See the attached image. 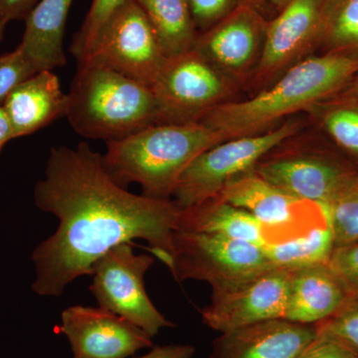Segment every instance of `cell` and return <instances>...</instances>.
Returning <instances> with one entry per match:
<instances>
[{
	"mask_svg": "<svg viewBox=\"0 0 358 358\" xmlns=\"http://www.w3.org/2000/svg\"><path fill=\"white\" fill-rule=\"evenodd\" d=\"M39 209L58 218L57 231L33 250L32 289L59 296L117 245L143 239L166 266L181 209L171 199L136 195L117 185L103 155L88 143L53 148L34 188Z\"/></svg>",
	"mask_w": 358,
	"mask_h": 358,
	"instance_id": "obj_1",
	"label": "cell"
},
{
	"mask_svg": "<svg viewBox=\"0 0 358 358\" xmlns=\"http://www.w3.org/2000/svg\"><path fill=\"white\" fill-rule=\"evenodd\" d=\"M358 74V51L308 56L274 83L244 101H230L200 120L227 140L265 133L301 110H312Z\"/></svg>",
	"mask_w": 358,
	"mask_h": 358,
	"instance_id": "obj_2",
	"label": "cell"
},
{
	"mask_svg": "<svg viewBox=\"0 0 358 358\" xmlns=\"http://www.w3.org/2000/svg\"><path fill=\"white\" fill-rule=\"evenodd\" d=\"M228 141L203 122L154 124L107 141L103 164L110 178L126 188L138 183L143 195L171 199L179 176L205 150Z\"/></svg>",
	"mask_w": 358,
	"mask_h": 358,
	"instance_id": "obj_3",
	"label": "cell"
},
{
	"mask_svg": "<svg viewBox=\"0 0 358 358\" xmlns=\"http://www.w3.org/2000/svg\"><path fill=\"white\" fill-rule=\"evenodd\" d=\"M65 117L80 136L120 140L157 122L154 92L106 66L81 61L68 94Z\"/></svg>",
	"mask_w": 358,
	"mask_h": 358,
	"instance_id": "obj_4",
	"label": "cell"
},
{
	"mask_svg": "<svg viewBox=\"0 0 358 358\" xmlns=\"http://www.w3.org/2000/svg\"><path fill=\"white\" fill-rule=\"evenodd\" d=\"M303 127L298 120L254 136L231 138L214 145L190 162L179 176L173 195L180 209L217 196L231 179L250 171L262 157L294 138Z\"/></svg>",
	"mask_w": 358,
	"mask_h": 358,
	"instance_id": "obj_5",
	"label": "cell"
},
{
	"mask_svg": "<svg viewBox=\"0 0 358 358\" xmlns=\"http://www.w3.org/2000/svg\"><path fill=\"white\" fill-rule=\"evenodd\" d=\"M238 87L192 49L166 57L150 89L157 124L200 122L209 110L230 102Z\"/></svg>",
	"mask_w": 358,
	"mask_h": 358,
	"instance_id": "obj_6",
	"label": "cell"
},
{
	"mask_svg": "<svg viewBox=\"0 0 358 358\" xmlns=\"http://www.w3.org/2000/svg\"><path fill=\"white\" fill-rule=\"evenodd\" d=\"M169 271L176 281L208 282L212 289L272 270L264 248L220 235L176 231Z\"/></svg>",
	"mask_w": 358,
	"mask_h": 358,
	"instance_id": "obj_7",
	"label": "cell"
},
{
	"mask_svg": "<svg viewBox=\"0 0 358 358\" xmlns=\"http://www.w3.org/2000/svg\"><path fill=\"white\" fill-rule=\"evenodd\" d=\"M154 263V257L136 255L129 243L117 245L93 266L90 286L99 307L129 320L152 338L166 327H176L145 291V275Z\"/></svg>",
	"mask_w": 358,
	"mask_h": 358,
	"instance_id": "obj_8",
	"label": "cell"
},
{
	"mask_svg": "<svg viewBox=\"0 0 358 358\" xmlns=\"http://www.w3.org/2000/svg\"><path fill=\"white\" fill-rule=\"evenodd\" d=\"M217 196L253 215L265 229L268 245L300 236L329 219L326 205L293 196L253 169L231 179Z\"/></svg>",
	"mask_w": 358,
	"mask_h": 358,
	"instance_id": "obj_9",
	"label": "cell"
},
{
	"mask_svg": "<svg viewBox=\"0 0 358 358\" xmlns=\"http://www.w3.org/2000/svg\"><path fill=\"white\" fill-rule=\"evenodd\" d=\"M268 23L265 3L242 0L222 20L199 32L193 49L237 87L248 84L262 54Z\"/></svg>",
	"mask_w": 358,
	"mask_h": 358,
	"instance_id": "obj_10",
	"label": "cell"
},
{
	"mask_svg": "<svg viewBox=\"0 0 358 358\" xmlns=\"http://www.w3.org/2000/svg\"><path fill=\"white\" fill-rule=\"evenodd\" d=\"M327 0H292L268 20L260 60L249 81L256 93L319 48Z\"/></svg>",
	"mask_w": 358,
	"mask_h": 358,
	"instance_id": "obj_11",
	"label": "cell"
},
{
	"mask_svg": "<svg viewBox=\"0 0 358 358\" xmlns=\"http://www.w3.org/2000/svg\"><path fill=\"white\" fill-rule=\"evenodd\" d=\"M166 59L147 15L136 0H128L82 61L106 66L150 88Z\"/></svg>",
	"mask_w": 358,
	"mask_h": 358,
	"instance_id": "obj_12",
	"label": "cell"
},
{
	"mask_svg": "<svg viewBox=\"0 0 358 358\" xmlns=\"http://www.w3.org/2000/svg\"><path fill=\"white\" fill-rule=\"evenodd\" d=\"M293 271L272 268L246 281L212 289L200 310L202 322L219 333L258 322L284 319Z\"/></svg>",
	"mask_w": 358,
	"mask_h": 358,
	"instance_id": "obj_13",
	"label": "cell"
},
{
	"mask_svg": "<svg viewBox=\"0 0 358 358\" xmlns=\"http://www.w3.org/2000/svg\"><path fill=\"white\" fill-rule=\"evenodd\" d=\"M253 171L264 180L298 199L326 205L358 173L329 155L305 148H275Z\"/></svg>",
	"mask_w": 358,
	"mask_h": 358,
	"instance_id": "obj_14",
	"label": "cell"
},
{
	"mask_svg": "<svg viewBox=\"0 0 358 358\" xmlns=\"http://www.w3.org/2000/svg\"><path fill=\"white\" fill-rule=\"evenodd\" d=\"M58 329L69 341L74 358H129L154 348L152 336L143 329L100 307L66 308Z\"/></svg>",
	"mask_w": 358,
	"mask_h": 358,
	"instance_id": "obj_15",
	"label": "cell"
},
{
	"mask_svg": "<svg viewBox=\"0 0 358 358\" xmlns=\"http://www.w3.org/2000/svg\"><path fill=\"white\" fill-rule=\"evenodd\" d=\"M315 324L279 319L221 333L209 358H296L315 338Z\"/></svg>",
	"mask_w": 358,
	"mask_h": 358,
	"instance_id": "obj_16",
	"label": "cell"
},
{
	"mask_svg": "<svg viewBox=\"0 0 358 358\" xmlns=\"http://www.w3.org/2000/svg\"><path fill=\"white\" fill-rule=\"evenodd\" d=\"M67 103L68 95L61 89L57 75L41 71L18 84L2 107L16 138L35 133L65 115Z\"/></svg>",
	"mask_w": 358,
	"mask_h": 358,
	"instance_id": "obj_17",
	"label": "cell"
},
{
	"mask_svg": "<svg viewBox=\"0 0 358 358\" xmlns=\"http://www.w3.org/2000/svg\"><path fill=\"white\" fill-rule=\"evenodd\" d=\"M350 299L329 264L299 268L292 274L284 320L317 324L338 313Z\"/></svg>",
	"mask_w": 358,
	"mask_h": 358,
	"instance_id": "obj_18",
	"label": "cell"
},
{
	"mask_svg": "<svg viewBox=\"0 0 358 358\" xmlns=\"http://www.w3.org/2000/svg\"><path fill=\"white\" fill-rule=\"evenodd\" d=\"M73 0H39L28 14L20 48L35 72L66 64L64 33Z\"/></svg>",
	"mask_w": 358,
	"mask_h": 358,
	"instance_id": "obj_19",
	"label": "cell"
},
{
	"mask_svg": "<svg viewBox=\"0 0 358 358\" xmlns=\"http://www.w3.org/2000/svg\"><path fill=\"white\" fill-rule=\"evenodd\" d=\"M176 231L220 235L262 248L268 244L265 229L253 215L219 196L181 209Z\"/></svg>",
	"mask_w": 358,
	"mask_h": 358,
	"instance_id": "obj_20",
	"label": "cell"
},
{
	"mask_svg": "<svg viewBox=\"0 0 358 358\" xmlns=\"http://www.w3.org/2000/svg\"><path fill=\"white\" fill-rule=\"evenodd\" d=\"M154 28L166 57L192 50L196 26L187 0H136Z\"/></svg>",
	"mask_w": 358,
	"mask_h": 358,
	"instance_id": "obj_21",
	"label": "cell"
},
{
	"mask_svg": "<svg viewBox=\"0 0 358 358\" xmlns=\"http://www.w3.org/2000/svg\"><path fill=\"white\" fill-rule=\"evenodd\" d=\"M336 248L331 221L320 223L307 232L280 243L264 247L273 268L294 271L329 264Z\"/></svg>",
	"mask_w": 358,
	"mask_h": 358,
	"instance_id": "obj_22",
	"label": "cell"
},
{
	"mask_svg": "<svg viewBox=\"0 0 358 358\" xmlns=\"http://www.w3.org/2000/svg\"><path fill=\"white\" fill-rule=\"evenodd\" d=\"M319 48L358 51V0H327Z\"/></svg>",
	"mask_w": 358,
	"mask_h": 358,
	"instance_id": "obj_23",
	"label": "cell"
},
{
	"mask_svg": "<svg viewBox=\"0 0 358 358\" xmlns=\"http://www.w3.org/2000/svg\"><path fill=\"white\" fill-rule=\"evenodd\" d=\"M334 246L358 241V173L326 204Z\"/></svg>",
	"mask_w": 358,
	"mask_h": 358,
	"instance_id": "obj_24",
	"label": "cell"
},
{
	"mask_svg": "<svg viewBox=\"0 0 358 358\" xmlns=\"http://www.w3.org/2000/svg\"><path fill=\"white\" fill-rule=\"evenodd\" d=\"M128 0H93L83 24L71 44L70 51L79 61L90 55L101 35L115 13Z\"/></svg>",
	"mask_w": 358,
	"mask_h": 358,
	"instance_id": "obj_25",
	"label": "cell"
},
{
	"mask_svg": "<svg viewBox=\"0 0 358 358\" xmlns=\"http://www.w3.org/2000/svg\"><path fill=\"white\" fill-rule=\"evenodd\" d=\"M312 110H322L327 133L338 147L358 159V105H319Z\"/></svg>",
	"mask_w": 358,
	"mask_h": 358,
	"instance_id": "obj_26",
	"label": "cell"
},
{
	"mask_svg": "<svg viewBox=\"0 0 358 358\" xmlns=\"http://www.w3.org/2000/svg\"><path fill=\"white\" fill-rule=\"evenodd\" d=\"M315 326L341 339L358 355V299H350L338 313Z\"/></svg>",
	"mask_w": 358,
	"mask_h": 358,
	"instance_id": "obj_27",
	"label": "cell"
},
{
	"mask_svg": "<svg viewBox=\"0 0 358 358\" xmlns=\"http://www.w3.org/2000/svg\"><path fill=\"white\" fill-rule=\"evenodd\" d=\"M34 68L17 47L11 53L0 57V105L21 82L35 74Z\"/></svg>",
	"mask_w": 358,
	"mask_h": 358,
	"instance_id": "obj_28",
	"label": "cell"
},
{
	"mask_svg": "<svg viewBox=\"0 0 358 358\" xmlns=\"http://www.w3.org/2000/svg\"><path fill=\"white\" fill-rule=\"evenodd\" d=\"M329 266L345 285L352 299H358V241L336 247Z\"/></svg>",
	"mask_w": 358,
	"mask_h": 358,
	"instance_id": "obj_29",
	"label": "cell"
},
{
	"mask_svg": "<svg viewBox=\"0 0 358 358\" xmlns=\"http://www.w3.org/2000/svg\"><path fill=\"white\" fill-rule=\"evenodd\" d=\"M197 31L202 32L222 20L242 0H187ZM265 3V0H257Z\"/></svg>",
	"mask_w": 358,
	"mask_h": 358,
	"instance_id": "obj_30",
	"label": "cell"
},
{
	"mask_svg": "<svg viewBox=\"0 0 358 358\" xmlns=\"http://www.w3.org/2000/svg\"><path fill=\"white\" fill-rule=\"evenodd\" d=\"M296 358H358V355L341 339L317 329L315 338Z\"/></svg>",
	"mask_w": 358,
	"mask_h": 358,
	"instance_id": "obj_31",
	"label": "cell"
},
{
	"mask_svg": "<svg viewBox=\"0 0 358 358\" xmlns=\"http://www.w3.org/2000/svg\"><path fill=\"white\" fill-rule=\"evenodd\" d=\"M39 0H0V18L4 24L27 17Z\"/></svg>",
	"mask_w": 358,
	"mask_h": 358,
	"instance_id": "obj_32",
	"label": "cell"
},
{
	"mask_svg": "<svg viewBox=\"0 0 358 358\" xmlns=\"http://www.w3.org/2000/svg\"><path fill=\"white\" fill-rule=\"evenodd\" d=\"M195 348L190 345H169L152 348L147 355L136 358H192Z\"/></svg>",
	"mask_w": 358,
	"mask_h": 358,
	"instance_id": "obj_33",
	"label": "cell"
},
{
	"mask_svg": "<svg viewBox=\"0 0 358 358\" xmlns=\"http://www.w3.org/2000/svg\"><path fill=\"white\" fill-rule=\"evenodd\" d=\"M338 103L358 105V74L353 77L343 89L339 90L338 93L329 96L319 105H338Z\"/></svg>",
	"mask_w": 358,
	"mask_h": 358,
	"instance_id": "obj_34",
	"label": "cell"
},
{
	"mask_svg": "<svg viewBox=\"0 0 358 358\" xmlns=\"http://www.w3.org/2000/svg\"><path fill=\"white\" fill-rule=\"evenodd\" d=\"M13 140V131H11L10 122L6 110L2 105H0V152L8 141Z\"/></svg>",
	"mask_w": 358,
	"mask_h": 358,
	"instance_id": "obj_35",
	"label": "cell"
},
{
	"mask_svg": "<svg viewBox=\"0 0 358 358\" xmlns=\"http://www.w3.org/2000/svg\"><path fill=\"white\" fill-rule=\"evenodd\" d=\"M270 6L272 7L273 9L275 11V13H279L280 11L282 10L292 0H267Z\"/></svg>",
	"mask_w": 358,
	"mask_h": 358,
	"instance_id": "obj_36",
	"label": "cell"
},
{
	"mask_svg": "<svg viewBox=\"0 0 358 358\" xmlns=\"http://www.w3.org/2000/svg\"><path fill=\"white\" fill-rule=\"evenodd\" d=\"M4 27H6V24L2 22L1 18H0V38H1L2 32H3Z\"/></svg>",
	"mask_w": 358,
	"mask_h": 358,
	"instance_id": "obj_37",
	"label": "cell"
}]
</instances>
